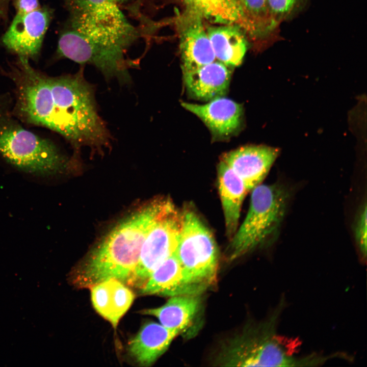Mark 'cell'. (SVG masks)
Returning a JSON list of instances; mask_svg holds the SVG:
<instances>
[{"instance_id":"obj_1","label":"cell","mask_w":367,"mask_h":367,"mask_svg":"<svg viewBox=\"0 0 367 367\" xmlns=\"http://www.w3.org/2000/svg\"><path fill=\"white\" fill-rule=\"evenodd\" d=\"M20 61L18 104L29 122L56 132L77 150L87 147L103 152L110 148L112 137L83 65L74 74L53 77L33 69L28 59L20 57Z\"/></svg>"},{"instance_id":"obj_2","label":"cell","mask_w":367,"mask_h":367,"mask_svg":"<svg viewBox=\"0 0 367 367\" xmlns=\"http://www.w3.org/2000/svg\"><path fill=\"white\" fill-rule=\"evenodd\" d=\"M65 1L69 15L63 43L69 59L93 66L107 78L125 73L131 63L126 51L140 37L139 29L117 5Z\"/></svg>"},{"instance_id":"obj_3","label":"cell","mask_w":367,"mask_h":367,"mask_svg":"<svg viewBox=\"0 0 367 367\" xmlns=\"http://www.w3.org/2000/svg\"><path fill=\"white\" fill-rule=\"evenodd\" d=\"M282 300L269 318L250 326L240 334L222 346L217 363L229 366H315L316 355L297 357L294 354L297 342L277 333L279 319L283 310Z\"/></svg>"},{"instance_id":"obj_4","label":"cell","mask_w":367,"mask_h":367,"mask_svg":"<svg viewBox=\"0 0 367 367\" xmlns=\"http://www.w3.org/2000/svg\"><path fill=\"white\" fill-rule=\"evenodd\" d=\"M145 236V229L140 221L128 216L110 231L90 253L75 273V285L90 288L112 278L129 282Z\"/></svg>"},{"instance_id":"obj_5","label":"cell","mask_w":367,"mask_h":367,"mask_svg":"<svg viewBox=\"0 0 367 367\" xmlns=\"http://www.w3.org/2000/svg\"><path fill=\"white\" fill-rule=\"evenodd\" d=\"M289 197L287 189L278 183L260 184L252 190L247 215L227 249L229 260L274 243L285 217Z\"/></svg>"},{"instance_id":"obj_6","label":"cell","mask_w":367,"mask_h":367,"mask_svg":"<svg viewBox=\"0 0 367 367\" xmlns=\"http://www.w3.org/2000/svg\"><path fill=\"white\" fill-rule=\"evenodd\" d=\"M0 153L20 169L41 175L61 172L69 163L52 142L3 117L0 118Z\"/></svg>"},{"instance_id":"obj_7","label":"cell","mask_w":367,"mask_h":367,"mask_svg":"<svg viewBox=\"0 0 367 367\" xmlns=\"http://www.w3.org/2000/svg\"><path fill=\"white\" fill-rule=\"evenodd\" d=\"M181 229L175 254L185 272L208 287L216 281L218 252L211 231L191 208L182 211Z\"/></svg>"},{"instance_id":"obj_8","label":"cell","mask_w":367,"mask_h":367,"mask_svg":"<svg viewBox=\"0 0 367 367\" xmlns=\"http://www.w3.org/2000/svg\"><path fill=\"white\" fill-rule=\"evenodd\" d=\"M182 222V211L170 199H162L142 242L139 260L129 283L143 285L151 273L175 253Z\"/></svg>"},{"instance_id":"obj_9","label":"cell","mask_w":367,"mask_h":367,"mask_svg":"<svg viewBox=\"0 0 367 367\" xmlns=\"http://www.w3.org/2000/svg\"><path fill=\"white\" fill-rule=\"evenodd\" d=\"M204 18L199 13L183 9L173 19L179 38L182 71L192 70L216 60Z\"/></svg>"},{"instance_id":"obj_10","label":"cell","mask_w":367,"mask_h":367,"mask_svg":"<svg viewBox=\"0 0 367 367\" xmlns=\"http://www.w3.org/2000/svg\"><path fill=\"white\" fill-rule=\"evenodd\" d=\"M51 16V11L46 7H40L25 14H16L3 37L4 44L19 57L28 59L36 57Z\"/></svg>"},{"instance_id":"obj_11","label":"cell","mask_w":367,"mask_h":367,"mask_svg":"<svg viewBox=\"0 0 367 367\" xmlns=\"http://www.w3.org/2000/svg\"><path fill=\"white\" fill-rule=\"evenodd\" d=\"M208 287L196 281L185 272L174 253L151 273L141 293L170 297L199 296Z\"/></svg>"},{"instance_id":"obj_12","label":"cell","mask_w":367,"mask_h":367,"mask_svg":"<svg viewBox=\"0 0 367 367\" xmlns=\"http://www.w3.org/2000/svg\"><path fill=\"white\" fill-rule=\"evenodd\" d=\"M278 154L276 148L251 145L225 153L221 160L242 179L250 191L261 184Z\"/></svg>"},{"instance_id":"obj_13","label":"cell","mask_w":367,"mask_h":367,"mask_svg":"<svg viewBox=\"0 0 367 367\" xmlns=\"http://www.w3.org/2000/svg\"><path fill=\"white\" fill-rule=\"evenodd\" d=\"M181 104L203 122L214 139H227L235 134L241 127L243 107L230 99L222 96L204 104L185 102Z\"/></svg>"},{"instance_id":"obj_14","label":"cell","mask_w":367,"mask_h":367,"mask_svg":"<svg viewBox=\"0 0 367 367\" xmlns=\"http://www.w3.org/2000/svg\"><path fill=\"white\" fill-rule=\"evenodd\" d=\"M231 74L228 66L215 60L196 69L183 71V77L189 95L196 99L209 101L226 93Z\"/></svg>"},{"instance_id":"obj_15","label":"cell","mask_w":367,"mask_h":367,"mask_svg":"<svg viewBox=\"0 0 367 367\" xmlns=\"http://www.w3.org/2000/svg\"><path fill=\"white\" fill-rule=\"evenodd\" d=\"M179 334L161 324L146 323L128 342V352L139 365L150 366L165 353Z\"/></svg>"},{"instance_id":"obj_16","label":"cell","mask_w":367,"mask_h":367,"mask_svg":"<svg viewBox=\"0 0 367 367\" xmlns=\"http://www.w3.org/2000/svg\"><path fill=\"white\" fill-rule=\"evenodd\" d=\"M90 288L94 309L116 328L132 305L135 298L134 293L122 281L114 278Z\"/></svg>"},{"instance_id":"obj_17","label":"cell","mask_w":367,"mask_h":367,"mask_svg":"<svg viewBox=\"0 0 367 367\" xmlns=\"http://www.w3.org/2000/svg\"><path fill=\"white\" fill-rule=\"evenodd\" d=\"M217 175L226 233L231 238L238 229L243 201L249 191L242 179L222 160L218 165Z\"/></svg>"},{"instance_id":"obj_18","label":"cell","mask_w":367,"mask_h":367,"mask_svg":"<svg viewBox=\"0 0 367 367\" xmlns=\"http://www.w3.org/2000/svg\"><path fill=\"white\" fill-rule=\"evenodd\" d=\"M215 58L228 67L239 66L248 49L247 35L237 23L205 27Z\"/></svg>"},{"instance_id":"obj_19","label":"cell","mask_w":367,"mask_h":367,"mask_svg":"<svg viewBox=\"0 0 367 367\" xmlns=\"http://www.w3.org/2000/svg\"><path fill=\"white\" fill-rule=\"evenodd\" d=\"M200 303L198 296H174L162 306L145 309L141 313L155 317L162 325L180 333L196 317Z\"/></svg>"},{"instance_id":"obj_20","label":"cell","mask_w":367,"mask_h":367,"mask_svg":"<svg viewBox=\"0 0 367 367\" xmlns=\"http://www.w3.org/2000/svg\"><path fill=\"white\" fill-rule=\"evenodd\" d=\"M242 11L238 24L250 38L259 40L269 36L277 28L270 16L267 0H237Z\"/></svg>"},{"instance_id":"obj_21","label":"cell","mask_w":367,"mask_h":367,"mask_svg":"<svg viewBox=\"0 0 367 367\" xmlns=\"http://www.w3.org/2000/svg\"><path fill=\"white\" fill-rule=\"evenodd\" d=\"M195 11L212 23L238 24L242 11L237 0H170Z\"/></svg>"},{"instance_id":"obj_22","label":"cell","mask_w":367,"mask_h":367,"mask_svg":"<svg viewBox=\"0 0 367 367\" xmlns=\"http://www.w3.org/2000/svg\"><path fill=\"white\" fill-rule=\"evenodd\" d=\"M306 0H267L272 22L277 27L301 10Z\"/></svg>"},{"instance_id":"obj_23","label":"cell","mask_w":367,"mask_h":367,"mask_svg":"<svg viewBox=\"0 0 367 367\" xmlns=\"http://www.w3.org/2000/svg\"><path fill=\"white\" fill-rule=\"evenodd\" d=\"M366 204L360 208L355 220L354 234L360 254L363 258L366 257Z\"/></svg>"},{"instance_id":"obj_24","label":"cell","mask_w":367,"mask_h":367,"mask_svg":"<svg viewBox=\"0 0 367 367\" xmlns=\"http://www.w3.org/2000/svg\"><path fill=\"white\" fill-rule=\"evenodd\" d=\"M16 14H25L41 7L38 0H14Z\"/></svg>"},{"instance_id":"obj_25","label":"cell","mask_w":367,"mask_h":367,"mask_svg":"<svg viewBox=\"0 0 367 367\" xmlns=\"http://www.w3.org/2000/svg\"><path fill=\"white\" fill-rule=\"evenodd\" d=\"M80 1L86 2L93 4L111 3L118 5V4H124L129 2L132 0H77Z\"/></svg>"},{"instance_id":"obj_26","label":"cell","mask_w":367,"mask_h":367,"mask_svg":"<svg viewBox=\"0 0 367 367\" xmlns=\"http://www.w3.org/2000/svg\"><path fill=\"white\" fill-rule=\"evenodd\" d=\"M7 1L8 0H0V4H3Z\"/></svg>"},{"instance_id":"obj_27","label":"cell","mask_w":367,"mask_h":367,"mask_svg":"<svg viewBox=\"0 0 367 367\" xmlns=\"http://www.w3.org/2000/svg\"><path fill=\"white\" fill-rule=\"evenodd\" d=\"M2 11L0 10V14H2Z\"/></svg>"}]
</instances>
